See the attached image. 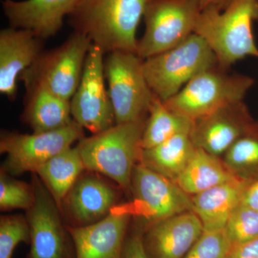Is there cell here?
Wrapping results in <instances>:
<instances>
[{
  "instance_id": "obj_4",
  "label": "cell",
  "mask_w": 258,
  "mask_h": 258,
  "mask_svg": "<svg viewBox=\"0 0 258 258\" xmlns=\"http://www.w3.org/2000/svg\"><path fill=\"white\" fill-rule=\"evenodd\" d=\"M219 66L206 41L194 33L170 50L144 60V75L153 93L165 102L200 73Z\"/></svg>"
},
{
  "instance_id": "obj_9",
  "label": "cell",
  "mask_w": 258,
  "mask_h": 258,
  "mask_svg": "<svg viewBox=\"0 0 258 258\" xmlns=\"http://www.w3.org/2000/svg\"><path fill=\"white\" fill-rule=\"evenodd\" d=\"M83 138V128L74 120L64 128L43 133L2 132L0 152L7 155L4 171L13 175L35 173L44 163Z\"/></svg>"
},
{
  "instance_id": "obj_21",
  "label": "cell",
  "mask_w": 258,
  "mask_h": 258,
  "mask_svg": "<svg viewBox=\"0 0 258 258\" xmlns=\"http://www.w3.org/2000/svg\"><path fill=\"white\" fill-rule=\"evenodd\" d=\"M85 166L78 147H71L44 163L35 174L48 189L59 209L77 181Z\"/></svg>"
},
{
  "instance_id": "obj_28",
  "label": "cell",
  "mask_w": 258,
  "mask_h": 258,
  "mask_svg": "<svg viewBox=\"0 0 258 258\" xmlns=\"http://www.w3.org/2000/svg\"><path fill=\"white\" fill-rule=\"evenodd\" d=\"M33 186L11 179L1 171L0 175V208L2 210H28L35 202Z\"/></svg>"
},
{
  "instance_id": "obj_13",
  "label": "cell",
  "mask_w": 258,
  "mask_h": 258,
  "mask_svg": "<svg viewBox=\"0 0 258 258\" xmlns=\"http://www.w3.org/2000/svg\"><path fill=\"white\" fill-rule=\"evenodd\" d=\"M132 211L115 207L103 220L83 227H67L76 258H123Z\"/></svg>"
},
{
  "instance_id": "obj_27",
  "label": "cell",
  "mask_w": 258,
  "mask_h": 258,
  "mask_svg": "<svg viewBox=\"0 0 258 258\" xmlns=\"http://www.w3.org/2000/svg\"><path fill=\"white\" fill-rule=\"evenodd\" d=\"M31 235L27 218L22 215L0 219V258H12L19 244L30 243Z\"/></svg>"
},
{
  "instance_id": "obj_15",
  "label": "cell",
  "mask_w": 258,
  "mask_h": 258,
  "mask_svg": "<svg viewBox=\"0 0 258 258\" xmlns=\"http://www.w3.org/2000/svg\"><path fill=\"white\" fill-rule=\"evenodd\" d=\"M81 0H3L10 27L25 29L40 39L55 36Z\"/></svg>"
},
{
  "instance_id": "obj_16",
  "label": "cell",
  "mask_w": 258,
  "mask_h": 258,
  "mask_svg": "<svg viewBox=\"0 0 258 258\" xmlns=\"http://www.w3.org/2000/svg\"><path fill=\"white\" fill-rule=\"evenodd\" d=\"M194 212H185L148 227L143 235L149 258H183L203 233Z\"/></svg>"
},
{
  "instance_id": "obj_24",
  "label": "cell",
  "mask_w": 258,
  "mask_h": 258,
  "mask_svg": "<svg viewBox=\"0 0 258 258\" xmlns=\"http://www.w3.org/2000/svg\"><path fill=\"white\" fill-rule=\"evenodd\" d=\"M142 136L143 149H150L181 133L191 134L195 122L171 111L155 95L148 112Z\"/></svg>"
},
{
  "instance_id": "obj_30",
  "label": "cell",
  "mask_w": 258,
  "mask_h": 258,
  "mask_svg": "<svg viewBox=\"0 0 258 258\" xmlns=\"http://www.w3.org/2000/svg\"><path fill=\"white\" fill-rule=\"evenodd\" d=\"M143 232L137 231L126 237L123 258H149L144 243Z\"/></svg>"
},
{
  "instance_id": "obj_3",
  "label": "cell",
  "mask_w": 258,
  "mask_h": 258,
  "mask_svg": "<svg viewBox=\"0 0 258 258\" xmlns=\"http://www.w3.org/2000/svg\"><path fill=\"white\" fill-rule=\"evenodd\" d=\"M147 118L115 123L109 128L83 138L78 144L85 169L108 176L124 189H131Z\"/></svg>"
},
{
  "instance_id": "obj_20",
  "label": "cell",
  "mask_w": 258,
  "mask_h": 258,
  "mask_svg": "<svg viewBox=\"0 0 258 258\" xmlns=\"http://www.w3.org/2000/svg\"><path fill=\"white\" fill-rule=\"evenodd\" d=\"M26 88L28 95L23 116L33 133L52 132L74 122L71 101L43 86L35 85Z\"/></svg>"
},
{
  "instance_id": "obj_18",
  "label": "cell",
  "mask_w": 258,
  "mask_h": 258,
  "mask_svg": "<svg viewBox=\"0 0 258 258\" xmlns=\"http://www.w3.org/2000/svg\"><path fill=\"white\" fill-rule=\"evenodd\" d=\"M116 191L95 174L81 175L64 199L68 215L74 225L83 227L105 218L115 208Z\"/></svg>"
},
{
  "instance_id": "obj_2",
  "label": "cell",
  "mask_w": 258,
  "mask_h": 258,
  "mask_svg": "<svg viewBox=\"0 0 258 258\" xmlns=\"http://www.w3.org/2000/svg\"><path fill=\"white\" fill-rule=\"evenodd\" d=\"M258 21V0H231L224 9L204 8L195 33L206 41L222 69H230L247 57L258 59L253 24Z\"/></svg>"
},
{
  "instance_id": "obj_26",
  "label": "cell",
  "mask_w": 258,
  "mask_h": 258,
  "mask_svg": "<svg viewBox=\"0 0 258 258\" xmlns=\"http://www.w3.org/2000/svg\"><path fill=\"white\" fill-rule=\"evenodd\" d=\"M225 230L232 246L258 237V211L241 203L229 218Z\"/></svg>"
},
{
  "instance_id": "obj_29",
  "label": "cell",
  "mask_w": 258,
  "mask_h": 258,
  "mask_svg": "<svg viewBox=\"0 0 258 258\" xmlns=\"http://www.w3.org/2000/svg\"><path fill=\"white\" fill-rule=\"evenodd\" d=\"M232 247L225 230L204 231L183 258H227Z\"/></svg>"
},
{
  "instance_id": "obj_22",
  "label": "cell",
  "mask_w": 258,
  "mask_h": 258,
  "mask_svg": "<svg viewBox=\"0 0 258 258\" xmlns=\"http://www.w3.org/2000/svg\"><path fill=\"white\" fill-rule=\"evenodd\" d=\"M237 179L220 157L196 148L187 166L175 183L190 197L210 188Z\"/></svg>"
},
{
  "instance_id": "obj_32",
  "label": "cell",
  "mask_w": 258,
  "mask_h": 258,
  "mask_svg": "<svg viewBox=\"0 0 258 258\" xmlns=\"http://www.w3.org/2000/svg\"><path fill=\"white\" fill-rule=\"evenodd\" d=\"M242 204L258 211V180L247 186L244 191Z\"/></svg>"
},
{
  "instance_id": "obj_11",
  "label": "cell",
  "mask_w": 258,
  "mask_h": 258,
  "mask_svg": "<svg viewBox=\"0 0 258 258\" xmlns=\"http://www.w3.org/2000/svg\"><path fill=\"white\" fill-rule=\"evenodd\" d=\"M131 189L134 198L131 211L147 219L150 223L148 227L178 214L194 212L189 195L172 180L142 163L134 168Z\"/></svg>"
},
{
  "instance_id": "obj_7",
  "label": "cell",
  "mask_w": 258,
  "mask_h": 258,
  "mask_svg": "<svg viewBox=\"0 0 258 258\" xmlns=\"http://www.w3.org/2000/svg\"><path fill=\"white\" fill-rule=\"evenodd\" d=\"M203 10L200 0H150L144 13L145 30L137 54L142 60L177 46L195 33Z\"/></svg>"
},
{
  "instance_id": "obj_17",
  "label": "cell",
  "mask_w": 258,
  "mask_h": 258,
  "mask_svg": "<svg viewBox=\"0 0 258 258\" xmlns=\"http://www.w3.org/2000/svg\"><path fill=\"white\" fill-rule=\"evenodd\" d=\"M42 52L41 40L25 29L10 27L0 31V93L15 100L17 81Z\"/></svg>"
},
{
  "instance_id": "obj_12",
  "label": "cell",
  "mask_w": 258,
  "mask_h": 258,
  "mask_svg": "<svg viewBox=\"0 0 258 258\" xmlns=\"http://www.w3.org/2000/svg\"><path fill=\"white\" fill-rule=\"evenodd\" d=\"M34 178L35 202L27 210L31 247L26 258H76L72 237L61 222L60 209L40 180Z\"/></svg>"
},
{
  "instance_id": "obj_10",
  "label": "cell",
  "mask_w": 258,
  "mask_h": 258,
  "mask_svg": "<svg viewBox=\"0 0 258 258\" xmlns=\"http://www.w3.org/2000/svg\"><path fill=\"white\" fill-rule=\"evenodd\" d=\"M104 52L95 44L88 51L81 82L71 99L73 119L96 134L115 124L104 74Z\"/></svg>"
},
{
  "instance_id": "obj_8",
  "label": "cell",
  "mask_w": 258,
  "mask_h": 258,
  "mask_svg": "<svg viewBox=\"0 0 258 258\" xmlns=\"http://www.w3.org/2000/svg\"><path fill=\"white\" fill-rule=\"evenodd\" d=\"M143 62L135 52L125 51H113L104 60L115 123L137 121L148 114L154 94L146 79Z\"/></svg>"
},
{
  "instance_id": "obj_33",
  "label": "cell",
  "mask_w": 258,
  "mask_h": 258,
  "mask_svg": "<svg viewBox=\"0 0 258 258\" xmlns=\"http://www.w3.org/2000/svg\"><path fill=\"white\" fill-rule=\"evenodd\" d=\"M203 9L209 7H214V8H218L222 10L228 5L231 0H200Z\"/></svg>"
},
{
  "instance_id": "obj_5",
  "label": "cell",
  "mask_w": 258,
  "mask_h": 258,
  "mask_svg": "<svg viewBox=\"0 0 258 258\" xmlns=\"http://www.w3.org/2000/svg\"><path fill=\"white\" fill-rule=\"evenodd\" d=\"M253 84L250 76L231 74L217 66L200 73L164 103L171 111L195 122L226 105L244 101Z\"/></svg>"
},
{
  "instance_id": "obj_6",
  "label": "cell",
  "mask_w": 258,
  "mask_h": 258,
  "mask_svg": "<svg viewBox=\"0 0 258 258\" xmlns=\"http://www.w3.org/2000/svg\"><path fill=\"white\" fill-rule=\"evenodd\" d=\"M89 37L75 32L60 46L42 52L37 60L20 75L25 88L40 86L71 101L79 87L88 51Z\"/></svg>"
},
{
  "instance_id": "obj_23",
  "label": "cell",
  "mask_w": 258,
  "mask_h": 258,
  "mask_svg": "<svg viewBox=\"0 0 258 258\" xmlns=\"http://www.w3.org/2000/svg\"><path fill=\"white\" fill-rule=\"evenodd\" d=\"M190 133H181L159 145L143 149L140 163L175 182L196 150Z\"/></svg>"
},
{
  "instance_id": "obj_19",
  "label": "cell",
  "mask_w": 258,
  "mask_h": 258,
  "mask_svg": "<svg viewBox=\"0 0 258 258\" xmlns=\"http://www.w3.org/2000/svg\"><path fill=\"white\" fill-rule=\"evenodd\" d=\"M251 183L237 178L191 197L194 212L202 222L204 231L225 230Z\"/></svg>"
},
{
  "instance_id": "obj_25",
  "label": "cell",
  "mask_w": 258,
  "mask_h": 258,
  "mask_svg": "<svg viewBox=\"0 0 258 258\" xmlns=\"http://www.w3.org/2000/svg\"><path fill=\"white\" fill-rule=\"evenodd\" d=\"M223 162L238 179L258 180V120H254L223 155Z\"/></svg>"
},
{
  "instance_id": "obj_1",
  "label": "cell",
  "mask_w": 258,
  "mask_h": 258,
  "mask_svg": "<svg viewBox=\"0 0 258 258\" xmlns=\"http://www.w3.org/2000/svg\"><path fill=\"white\" fill-rule=\"evenodd\" d=\"M150 0H81L69 16L75 32L89 37L104 53H137V29Z\"/></svg>"
},
{
  "instance_id": "obj_14",
  "label": "cell",
  "mask_w": 258,
  "mask_h": 258,
  "mask_svg": "<svg viewBox=\"0 0 258 258\" xmlns=\"http://www.w3.org/2000/svg\"><path fill=\"white\" fill-rule=\"evenodd\" d=\"M253 121L244 101L235 102L195 121L190 136L195 147L220 157Z\"/></svg>"
},
{
  "instance_id": "obj_31",
  "label": "cell",
  "mask_w": 258,
  "mask_h": 258,
  "mask_svg": "<svg viewBox=\"0 0 258 258\" xmlns=\"http://www.w3.org/2000/svg\"><path fill=\"white\" fill-rule=\"evenodd\" d=\"M227 258H258V237L233 246Z\"/></svg>"
}]
</instances>
